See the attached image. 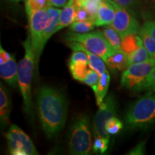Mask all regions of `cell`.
Returning a JSON list of instances; mask_svg holds the SVG:
<instances>
[{
	"label": "cell",
	"mask_w": 155,
	"mask_h": 155,
	"mask_svg": "<svg viewBox=\"0 0 155 155\" xmlns=\"http://www.w3.org/2000/svg\"><path fill=\"white\" fill-rule=\"evenodd\" d=\"M12 1H15V2H19V1H21V0H12Z\"/></svg>",
	"instance_id": "74e56055"
},
{
	"label": "cell",
	"mask_w": 155,
	"mask_h": 155,
	"mask_svg": "<svg viewBox=\"0 0 155 155\" xmlns=\"http://www.w3.org/2000/svg\"><path fill=\"white\" fill-rule=\"evenodd\" d=\"M0 76L9 86L16 88L18 85V65L15 58L12 55L5 63L0 64Z\"/></svg>",
	"instance_id": "5bb4252c"
},
{
	"label": "cell",
	"mask_w": 155,
	"mask_h": 155,
	"mask_svg": "<svg viewBox=\"0 0 155 155\" xmlns=\"http://www.w3.org/2000/svg\"><path fill=\"white\" fill-rule=\"evenodd\" d=\"M113 1H115V0H113Z\"/></svg>",
	"instance_id": "f35d334b"
},
{
	"label": "cell",
	"mask_w": 155,
	"mask_h": 155,
	"mask_svg": "<svg viewBox=\"0 0 155 155\" xmlns=\"http://www.w3.org/2000/svg\"><path fill=\"white\" fill-rule=\"evenodd\" d=\"M7 144L11 154L37 155L35 147L28 134L17 125H12L7 134Z\"/></svg>",
	"instance_id": "52a82bcc"
},
{
	"label": "cell",
	"mask_w": 155,
	"mask_h": 155,
	"mask_svg": "<svg viewBox=\"0 0 155 155\" xmlns=\"http://www.w3.org/2000/svg\"><path fill=\"white\" fill-rule=\"evenodd\" d=\"M68 45L71 48L73 51H83L86 53L87 56L88 58V63L89 66L91 68L94 69L101 75L103 73L107 71L106 68L105 62L101 58L96 54L91 53L89 50L86 49L84 46L82 45L81 43L75 41H68Z\"/></svg>",
	"instance_id": "7c38bea8"
},
{
	"label": "cell",
	"mask_w": 155,
	"mask_h": 155,
	"mask_svg": "<svg viewBox=\"0 0 155 155\" xmlns=\"http://www.w3.org/2000/svg\"><path fill=\"white\" fill-rule=\"evenodd\" d=\"M106 64L113 71H125L129 67V56L122 50H116L108 58Z\"/></svg>",
	"instance_id": "2e32d148"
},
{
	"label": "cell",
	"mask_w": 155,
	"mask_h": 155,
	"mask_svg": "<svg viewBox=\"0 0 155 155\" xmlns=\"http://www.w3.org/2000/svg\"><path fill=\"white\" fill-rule=\"evenodd\" d=\"M148 89L155 92V67L152 70V73L148 79Z\"/></svg>",
	"instance_id": "e575fe53"
},
{
	"label": "cell",
	"mask_w": 155,
	"mask_h": 155,
	"mask_svg": "<svg viewBox=\"0 0 155 155\" xmlns=\"http://www.w3.org/2000/svg\"><path fill=\"white\" fill-rule=\"evenodd\" d=\"M78 61L88 62V58L86 53L83 51H73V53L70 58L68 63H76Z\"/></svg>",
	"instance_id": "1f68e13d"
},
{
	"label": "cell",
	"mask_w": 155,
	"mask_h": 155,
	"mask_svg": "<svg viewBox=\"0 0 155 155\" xmlns=\"http://www.w3.org/2000/svg\"><path fill=\"white\" fill-rule=\"evenodd\" d=\"M68 0H48L49 7H62L66 5Z\"/></svg>",
	"instance_id": "d590c367"
},
{
	"label": "cell",
	"mask_w": 155,
	"mask_h": 155,
	"mask_svg": "<svg viewBox=\"0 0 155 155\" xmlns=\"http://www.w3.org/2000/svg\"><path fill=\"white\" fill-rule=\"evenodd\" d=\"M109 141L101 137H95L93 143V150L94 152L99 154H104L108 150Z\"/></svg>",
	"instance_id": "f1b7e54d"
},
{
	"label": "cell",
	"mask_w": 155,
	"mask_h": 155,
	"mask_svg": "<svg viewBox=\"0 0 155 155\" xmlns=\"http://www.w3.org/2000/svg\"><path fill=\"white\" fill-rule=\"evenodd\" d=\"M100 77L101 75L99 73L90 68L83 83H84L85 84L88 85V86L91 87L92 88H94V87H96L98 85V82H99Z\"/></svg>",
	"instance_id": "f546056e"
},
{
	"label": "cell",
	"mask_w": 155,
	"mask_h": 155,
	"mask_svg": "<svg viewBox=\"0 0 155 155\" xmlns=\"http://www.w3.org/2000/svg\"><path fill=\"white\" fill-rule=\"evenodd\" d=\"M68 147L71 154L87 155L93 148L89 120L85 114L75 118L68 133Z\"/></svg>",
	"instance_id": "277c9868"
},
{
	"label": "cell",
	"mask_w": 155,
	"mask_h": 155,
	"mask_svg": "<svg viewBox=\"0 0 155 155\" xmlns=\"http://www.w3.org/2000/svg\"><path fill=\"white\" fill-rule=\"evenodd\" d=\"M143 27L150 32L155 40V20L146 21L143 25Z\"/></svg>",
	"instance_id": "d6a6232c"
},
{
	"label": "cell",
	"mask_w": 155,
	"mask_h": 155,
	"mask_svg": "<svg viewBox=\"0 0 155 155\" xmlns=\"http://www.w3.org/2000/svg\"><path fill=\"white\" fill-rule=\"evenodd\" d=\"M99 108L94 117V132L95 137H101L109 141L110 134L106 130V123L110 118L116 115V102L112 94L107 96L106 98L100 104Z\"/></svg>",
	"instance_id": "9c48e42d"
},
{
	"label": "cell",
	"mask_w": 155,
	"mask_h": 155,
	"mask_svg": "<svg viewBox=\"0 0 155 155\" xmlns=\"http://www.w3.org/2000/svg\"><path fill=\"white\" fill-rule=\"evenodd\" d=\"M115 16L116 10L111 0H101L96 17V26H108L111 25Z\"/></svg>",
	"instance_id": "4fadbf2b"
},
{
	"label": "cell",
	"mask_w": 155,
	"mask_h": 155,
	"mask_svg": "<svg viewBox=\"0 0 155 155\" xmlns=\"http://www.w3.org/2000/svg\"><path fill=\"white\" fill-rule=\"evenodd\" d=\"M155 67V56L148 61L133 64L124 71L121 84L134 92L148 89V79Z\"/></svg>",
	"instance_id": "8992f818"
},
{
	"label": "cell",
	"mask_w": 155,
	"mask_h": 155,
	"mask_svg": "<svg viewBox=\"0 0 155 155\" xmlns=\"http://www.w3.org/2000/svg\"><path fill=\"white\" fill-rule=\"evenodd\" d=\"M68 66L73 78L81 81V82H83L89 69H90L88 62L85 61H78L76 63H68Z\"/></svg>",
	"instance_id": "ffe728a7"
},
{
	"label": "cell",
	"mask_w": 155,
	"mask_h": 155,
	"mask_svg": "<svg viewBox=\"0 0 155 155\" xmlns=\"http://www.w3.org/2000/svg\"><path fill=\"white\" fill-rule=\"evenodd\" d=\"M37 108L44 132L53 138L65 126L68 114L67 101L57 89L42 86L37 97Z\"/></svg>",
	"instance_id": "6da1fadb"
},
{
	"label": "cell",
	"mask_w": 155,
	"mask_h": 155,
	"mask_svg": "<svg viewBox=\"0 0 155 155\" xmlns=\"http://www.w3.org/2000/svg\"><path fill=\"white\" fill-rule=\"evenodd\" d=\"M96 27L94 21H74L69 26L70 30L78 33H86L93 30Z\"/></svg>",
	"instance_id": "d4e9b609"
},
{
	"label": "cell",
	"mask_w": 155,
	"mask_h": 155,
	"mask_svg": "<svg viewBox=\"0 0 155 155\" xmlns=\"http://www.w3.org/2000/svg\"><path fill=\"white\" fill-rule=\"evenodd\" d=\"M25 55L18 65V85L22 93L25 112L33 118L32 103L31 98V85L34 69L35 68V55L30 35L23 42Z\"/></svg>",
	"instance_id": "7a4b0ae2"
},
{
	"label": "cell",
	"mask_w": 155,
	"mask_h": 155,
	"mask_svg": "<svg viewBox=\"0 0 155 155\" xmlns=\"http://www.w3.org/2000/svg\"><path fill=\"white\" fill-rule=\"evenodd\" d=\"M138 35L142 39L144 47L148 51L151 57L155 56V40L154 38L151 35L150 32L145 29L144 27H141L140 30L139 31Z\"/></svg>",
	"instance_id": "44dd1931"
},
{
	"label": "cell",
	"mask_w": 155,
	"mask_h": 155,
	"mask_svg": "<svg viewBox=\"0 0 155 155\" xmlns=\"http://www.w3.org/2000/svg\"><path fill=\"white\" fill-rule=\"evenodd\" d=\"M101 2V0H75V6L86 9L95 19Z\"/></svg>",
	"instance_id": "7402d4cb"
},
{
	"label": "cell",
	"mask_w": 155,
	"mask_h": 155,
	"mask_svg": "<svg viewBox=\"0 0 155 155\" xmlns=\"http://www.w3.org/2000/svg\"><path fill=\"white\" fill-rule=\"evenodd\" d=\"M25 1L27 15H29L32 11L48 8L49 7L48 0H25Z\"/></svg>",
	"instance_id": "4316f807"
},
{
	"label": "cell",
	"mask_w": 155,
	"mask_h": 155,
	"mask_svg": "<svg viewBox=\"0 0 155 155\" xmlns=\"http://www.w3.org/2000/svg\"><path fill=\"white\" fill-rule=\"evenodd\" d=\"M115 2L127 9L134 17L142 4V0H115Z\"/></svg>",
	"instance_id": "83f0119b"
},
{
	"label": "cell",
	"mask_w": 155,
	"mask_h": 155,
	"mask_svg": "<svg viewBox=\"0 0 155 155\" xmlns=\"http://www.w3.org/2000/svg\"><path fill=\"white\" fill-rule=\"evenodd\" d=\"M12 57L11 54L7 53L5 49H3L2 45H0V64H2L8 61Z\"/></svg>",
	"instance_id": "836d02e7"
},
{
	"label": "cell",
	"mask_w": 155,
	"mask_h": 155,
	"mask_svg": "<svg viewBox=\"0 0 155 155\" xmlns=\"http://www.w3.org/2000/svg\"><path fill=\"white\" fill-rule=\"evenodd\" d=\"M30 36L33 47L35 55L38 53L41 42L43 31L48 21L47 8L32 11L28 15Z\"/></svg>",
	"instance_id": "30bf717a"
},
{
	"label": "cell",
	"mask_w": 155,
	"mask_h": 155,
	"mask_svg": "<svg viewBox=\"0 0 155 155\" xmlns=\"http://www.w3.org/2000/svg\"><path fill=\"white\" fill-rule=\"evenodd\" d=\"M143 45V40L139 35H129L121 38V50L128 55Z\"/></svg>",
	"instance_id": "d6986e66"
},
{
	"label": "cell",
	"mask_w": 155,
	"mask_h": 155,
	"mask_svg": "<svg viewBox=\"0 0 155 155\" xmlns=\"http://www.w3.org/2000/svg\"><path fill=\"white\" fill-rule=\"evenodd\" d=\"M129 129H146L155 123V92L152 90L134 103L125 116Z\"/></svg>",
	"instance_id": "3957f363"
},
{
	"label": "cell",
	"mask_w": 155,
	"mask_h": 155,
	"mask_svg": "<svg viewBox=\"0 0 155 155\" xmlns=\"http://www.w3.org/2000/svg\"><path fill=\"white\" fill-rule=\"evenodd\" d=\"M124 125L122 122L116 116H113L107 120L106 123V130L110 135L117 134L123 129Z\"/></svg>",
	"instance_id": "484cf974"
},
{
	"label": "cell",
	"mask_w": 155,
	"mask_h": 155,
	"mask_svg": "<svg viewBox=\"0 0 155 155\" xmlns=\"http://www.w3.org/2000/svg\"><path fill=\"white\" fill-rule=\"evenodd\" d=\"M11 111V104L7 90L2 83L0 85V117L2 124H8Z\"/></svg>",
	"instance_id": "e0dca14e"
},
{
	"label": "cell",
	"mask_w": 155,
	"mask_h": 155,
	"mask_svg": "<svg viewBox=\"0 0 155 155\" xmlns=\"http://www.w3.org/2000/svg\"><path fill=\"white\" fill-rule=\"evenodd\" d=\"M116 10V16L111 26L117 31L121 38L129 35H138L141 26L139 21L127 9L111 0Z\"/></svg>",
	"instance_id": "ba28073f"
},
{
	"label": "cell",
	"mask_w": 155,
	"mask_h": 155,
	"mask_svg": "<svg viewBox=\"0 0 155 155\" xmlns=\"http://www.w3.org/2000/svg\"><path fill=\"white\" fill-rule=\"evenodd\" d=\"M65 39L68 41H75L81 43L87 50L98 55L106 63L109 56L116 51L110 44L104 32L99 30L86 33L68 32Z\"/></svg>",
	"instance_id": "5b68a950"
},
{
	"label": "cell",
	"mask_w": 155,
	"mask_h": 155,
	"mask_svg": "<svg viewBox=\"0 0 155 155\" xmlns=\"http://www.w3.org/2000/svg\"><path fill=\"white\" fill-rule=\"evenodd\" d=\"M109 83L110 75L108 71H106L101 75L100 80L98 85L94 88H92L94 91L95 96H96V104L98 106H99L105 98L108 91V86H109Z\"/></svg>",
	"instance_id": "ac0fdd59"
},
{
	"label": "cell",
	"mask_w": 155,
	"mask_h": 155,
	"mask_svg": "<svg viewBox=\"0 0 155 155\" xmlns=\"http://www.w3.org/2000/svg\"><path fill=\"white\" fill-rule=\"evenodd\" d=\"M48 13V21L46 25L45 28L43 31L42 34L41 42H40V48H39L38 52L35 56V71H38V65L40 58L41 54L43 51L45 46L47 43L48 40L51 38L54 33L56 32V28H57L58 25V21H59L60 15H61L62 9L55 8L54 7H48L47 8Z\"/></svg>",
	"instance_id": "8fae6325"
},
{
	"label": "cell",
	"mask_w": 155,
	"mask_h": 155,
	"mask_svg": "<svg viewBox=\"0 0 155 155\" xmlns=\"http://www.w3.org/2000/svg\"><path fill=\"white\" fill-rule=\"evenodd\" d=\"M128 56H129V66L133 65V64L148 61L151 58L150 55L149 54L144 45L141 46V47L138 48L134 53Z\"/></svg>",
	"instance_id": "cb8c5ba5"
},
{
	"label": "cell",
	"mask_w": 155,
	"mask_h": 155,
	"mask_svg": "<svg viewBox=\"0 0 155 155\" xmlns=\"http://www.w3.org/2000/svg\"><path fill=\"white\" fill-rule=\"evenodd\" d=\"M75 21H96L86 9L75 6Z\"/></svg>",
	"instance_id": "4dcf8cb0"
},
{
	"label": "cell",
	"mask_w": 155,
	"mask_h": 155,
	"mask_svg": "<svg viewBox=\"0 0 155 155\" xmlns=\"http://www.w3.org/2000/svg\"><path fill=\"white\" fill-rule=\"evenodd\" d=\"M144 143H140L135 148L129 152V154H144Z\"/></svg>",
	"instance_id": "8d00e7d4"
},
{
	"label": "cell",
	"mask_w": 155,
	"mask_h": 155,
	"mask_svg": "<svg viewBox=\"0 0 155 155\" xmlns=\"http://www.w3.org/2000/svg\"><path fill=\"white\" fill-rule=\"evenodd\" d=\"M104 34L105 35L106 38H107L110 44L113 46L114 48L116 50H121V38L117 31L112 26H108L103 31Z\"/></svg>",
	"instance_id": "603a6c76"
},
{
	"label": "cell",
	"mask_w": 155,
	"mask_h": 155,
	"mask_svg": "<svg viewBox=\"0 0 155 155\" xmlns=\"http://www.w3.org/2000/svg\"><path fill=\"white\" fill-rule=\"evenodd\" d=\"M75 0H69L64 6L60 15L59 21L56 32L62 30L63 28L70 26L75 21Z\"/></svg>",
	"instance_id": "9a60e30c"
}]
</instances>
